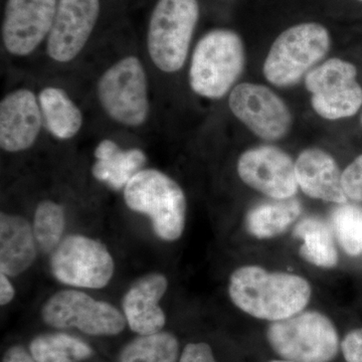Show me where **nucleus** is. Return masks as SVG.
<instances>
[{
	"mask_svg": "<svg viewBox=\"0 0 362 362\" xmlns=\"http://www.w3.org/2000/svg\"><path fill=\"white\" fill-rule=\"evenodd\" d=\"M228 295L238 308L255 318L271 322L304 310L310 302L311 286L306 279L259 266H244L230 277Z\"/></svg>",
	"mask_w": 362,
	"mask_h": 362,
	"instance_id": "f257e3e1",
	"label": "nucleus"
},
{
	"mask_svg": "<svg viewBox=\"0 0 362 362\" xmlns=\"http://www.w3.org/2000/svg\"><path fill=\"white\" fill-rule=\"evenodd\" d=\"M246 66V49L239 33L214 28L195 45L188 80L195 94L218 100L233 89Z\"/></svg>",
	"mask_w": 362,
	"mask_h": 362,
	"instance_id": "f03ea898",
	"label": "nucleus"
},
{
	"mask_svg": "<svg viewBox=\"0 0 362 362\" xmlns=\"http://www.w3.org/2000/svg\"><path fill=\"white\" fill-rule=\"evenodd\" d=\"M123 197L131 211L148 216L159 239H180L187 223V197L170 176L157 169H142L124 188Z\"/></svg>",
	"mask_w": 362,
	"mask_h": 362,
	"instance_id": "7ed1b4c3",
	"label": "nucleus"
},
{
	"mask_svg": "<svg viewBox=\"0 0 362 362\" xmlns=\"http://www.w3.org/2000/svg\"><path fill=\"white\" fill-rule=\"evenodd\" d=\"M330 45L329 30L321 23L308 21L290 26L272 45L264 76L276 87H292L325 58Z\"/></svg>",
	"mask_w": 362,
	"mask_h": 362,
	"instance_id": "20e7f679",
	"label": "nucleus"
},
{
	"mask_svg": "<svg viewBox=\"0 0 362 362\" xmlns=\"http://www.w3.org/2000/svg\"><path fill=\"white\" fill-rule=\"evenodd\" d=\"M199 20V0H158L147 30L150 59L164 73L185 66Z\"/></svg>",
	"mask_w": 362,
	"mask_h": 362,
	"instance_id": "39448f33",
	"label": "nucleus"
},
{
	"mask_svg": "<svg viewBox=\"0 0 362 362\" xmlns=\"http://www.w3.org/2000/svg\"><path fill=\"white\" fill-rule=\"evenodd\" d=\"M267 339L279 356L296 362H331L339 350L337 327L318 311H302L272 322Z\"/></svg>",
	"mask_w": 362,
	"mask_h": 362,
	"instance_id": "423d86ee",
	"label": "nucleus"
},
{
	"mask_svg": "<svg viewBox=\"0 0 362 362\" xmlns=\"http://www.w3.org/2000/svg\"><path fill=\"white\" fill-rule=\"evenodd\" d=\"M97 95L112 120L139 127L149 116L148 80L142 62L129 56L119 59L99 78Z\"/></svg>",
	"mask_w": 362,
	"mask_h": 362,
	"instance_id": "0eeeda50",
	"label": "nucleus"
},
{
	"mask_svg": "<svg viewBox=\"0 0 362 362\" xmlns=\"http://www.w3.org/2000/svg\"><path fill=\"white\" fill-rule=\"evenodd\" d=\"M52 277L80 289H103L115 273V262L100 240L83 235H69L49 258Z\"/></svg>",
	"mask_w": 362,
	"mask_h": 362,
	"instance_id": "6e6552de",
	"label": "nucleus"
},
{
	"mask_svg": "<svg viewBox=\"0 0 362 362\" xmlns=\"http://www.w3.org/2000/svg\"><path fill=\"white\" fill-rule=\"evenodd\" d=\"M42 318L52 328H75L94 337L119 334L127 324L122 312L114 305L73 289L52 295L42 305Z\"/></svg>",
	"mask_w": 362,
	"mask_h": 362,
	"instance_id": "1a4fd4ad",
	"label": "nucleus"
},
{
	"mask_svg": "<svg viewBox=\"0 0 362 362\" xmlns=\"http://www.w3.org/2000/svg\"><path fill=\"white\" fill-rule=\"evenodd\" d=\"M305 86L311 104L319 116L340 120L357 114L362 107V87L357 82V69L344 59L332 58L309 71Z\"/></svg>",
	"mask_w": 362,
	"mask_h": 362,
	"instance_id": "9d476101",
	"label": "nucleus"
},
{
	"mask_svg": "<svg viewBox=\"0 0 362 362\" xmlns=\"http://www.w3.org/2000/svg\"><path fill=\"white\" fill-rule=\"evenodd\" d=\"M228 106L235 118L265 141H278L291 129V112L266 86L240 83L230 90Z\"/></svg>",
	"mask_w": 362,
	"mask_h": 362,
	"instance_id": "9b49d317",
	"label": "nucleus"
},
{
	"mask_svg": "<svg viewBox=\"0 0 362 362\" xmlns=\"http://www.w3.org/2000/svg\"><path fill=\"white\" fill-rule=\"evenodd\" d=\"M237 171L245 185L272 199H292L299 188L291 156L271 145L246 150Z\"/></svg>",
	"mask_w": 362,
	"mask_h": 362,
	"instance_id": "f8f14e48",
	"label": "nucleus"
},
{
	"mask_svg": "<svg viewBox=\"0 0 362 362\" xmlns=\"http://www.w3.org/2000/svg\"><path fill=\"white\" fill-rule=\"evenodd\" d=\"M59 0H7L2 42L9 54H33L51 32Z\"/></svg>",
	"mask_w": 362,
	"mask_h": 362,
	"instance_id": "ddd939ff",
	"label": "nucleus"
},
{
	"mask_svg": "<svg viewBox=\"0 0 362 362\" xmlns=\"http://www.w3.org/2000/svg\"><path fill=\"white\" fill-rule=\"evenodd\" d=\"M100 0H59L47 54L57 63H69L84 49L99 18Z\"/></svg>",
	"mask_w": 362,
	"mask_h": 362,
	"instance_id": "4468645a",
	"label": "nucleus"
},
{
	"mask_svg": "<svg viewBox=\"0 0 362 362\" xmlns=\"http://www.w3.org/2000/svg\"><path fill=\"white\" fill-rule=\"evenodd\" d=\"M42 124L39 97L33 90L8 93L0 103V147L9 153L30 149L37 142Z\"/></svg>",
	"mask_w": 362,
	"mask_h": 362,
	"instance_id": "2eb2a0df",
	"label": "nucleus"
},
{
	"mask_svg": "<svg viewBox=\"0 0 362 362\" xmlns=\"http://www.w3.org/2000/svg\"><path fill=\"white\" fill-rule=\"evenodd\" d=\"M168 288V280L159 272L138 278L122 300L123 314L133 332L150 335L163 329L166 315L159 302Z\"/></svg>",
	"mask_w": 362,
	"mask_h": 362,
	"instance_id": "dca6fc26",
	"label": "nucleus"
},
{
	"mask_svg": "<svg viewBox=\"0 0 362 362\" xmlns=\"http://www.w3.org/2000/svg\"><path fill=\"white\" fill-rule=\"evenodd\" d=\"M298 187L307 197L342 204L349 202L342 185V173L328 152L304 150L295 161Z\"/></svg>",
	"mask_w": 362,
	"mask_h": 362,
	"instance_id": "f3484780",
	"label": "nucleus"
},
{
	"mask_svg": "<svg viewBox=\"0 0 362 362\" xmlns=\"http://www.w3.org/2000/svg\"><path fill=\"white\" fill-rule=\"evenodd\" d=\"M37 240L33 225L18 214H0V273L18 277L35 263Z\"/></svg>",
	"mask_w": 362,
	"mask_h": 362,
	"instance_id": "a211bd4d",
	"label": "nucleus"
},
{
	"mask_svg": "<svg viewBox=\"0 0 362 362\" xmlns=\"http://www.w3.org/2000/svg\"><path fill=\"white\" fill-rule=\"evenodd\" d=\"M96 161L92 166V175L115 190L125 188L131 178L144 169L147 156L143 150H123L111 139L102 140L94 151Z\"/></svg>",
	"mask_w": 362,
	"mask_h": 362,
	"instance_id": "6ab92c4d",
	"label": "nucleus"
},
{
	"mask_svg": "<svg viewBox=\"0 0 362 362\" xmlns=\"http://www.w3.org/2000/svg\"><path fill=\"white\" fill-rule=\"evenodd\" d=\"M39 102L45 127L54 137L71 139L82 129V111L61 88H45L40 90Z\"/></svg>",
	"mask_w": 362,
	"mask_h": 362,
	"instance_id": "aec40b11",
	"label": "nucleus"
},
{
	"mask_svg": "<svg viewBox=\"0 0 362 362\" xmlns=\"http://www.w3.org/2000/svg\"><path fill=\"white\" fill-rule=\"evenodd\" d=\"M301 211V204L293 197L259 204L247 214V230L257 239H272L282 235L299 218Z\"/></svg>",
	"mask_w": 362,
	"mask_h": 362,
	"instance_id": "412c9836",
	"label": "nucleus"
},
{
	"mask_svg": "<svg viewBox=\"0 0 362 362\" xmlns=\"http://www.w3.org/2000/svg\"><path fill=\"white\" fill-rule=\"evenodd\" d=\"M295 237L302 240L300 254L308 263L320 268H334L338 251L333 230L318 218H306L297 223Z\"/></svg>",
	"mask_w": 362,
	"mask_h": 362,
	"instance_id": "4be33fe9",
	"label": "nucleus"
},
{
	"mask_svg": "<svg viewBox=\"0 0 362 362\" xmlns=\"http://www.w3.org/2000/svg\"><path fill=\"white\" fill-rule=\"evenodd\" d=\"M30 352L37 362H81L94 354L89 344L63 332L37 335Z\"/></svg>",
	"mask_w": 362,
	"mask_h": 362,
	"instance_id": "5701e85b",
	"label": "nucleus"
},
{
	"mask_svg": "<svg viewBox=\"0 0 362 362\" xmlns=\"http://www.w3.org/2000/svg\"><path fill=\"white\" fill-rule=\"evenodd\" d=\"M180 343L170 332L159 331L150 335H139L125 345L118 362H176Z\"/></svg>",
	"mask_w": 362,
	"mask_h": 362,
	"instance_id": "b1692460",
	"label": "nucleus"
},
{
	"mask_svg": "<svg viewBox=\"0 0 362 362\" xmlns=\"http://www.w3.org/2000/svg\"><path fill=\"white\" fill-rule=\"evenodd\" d=\"M66 228V211L58 202L42 201L33 214V230L37 247L51 255L63 240Z\"/></svg>",
	"mask_w": 362,
	"mask_h": 362,
	"instance_id": "393cba45",
	"label": "nucleus"
},
{
	"mask_svg": "<svg viewBox=\"0 0 362 362\" xmlns=\"http://www.w3.org/2000/svg\"><path fill=\"white\" fill-rule=\"evenodd\" d=\"M332 230L338 244L349 256L362 254V207L338 204L331 214Z\"/></svg>",
	"mask_w": 362,
	"mask_h": 362,
	"instance_id": "a878e982",
	"label": "nucleus"
},
{
	"mask_svg": "<svg viewBox=\"0 0 362 362\" xmlns=\"http://www.w3.org/2000/svg\"><path fill=\"white\" fill-rule=\"evenodd\" d=\"M342 185L349 201L362 202V154L343 171Z\"/></svg>",
	"mask_w": 362,
	"mask_h": 362,
	"instance_id": "bb28decb",
	"label": "nucleus"
},
{
	"mask_svg": "<svg viewBox=\"0 0 362 362\" xmlns=\"http://www.w3.org/2000/svg\"><path fill=\"white\" fill-rule=\"evenodd\" d=\"M346 362H362V328L350 331L341 343Z\"/></svg>",
	"mask_w": 362,
	"mask_h": 362,
	"instance_id": "cd10ccee",
	"label": "nucleus"
},
{
	"mask_svg": "<svg viewBox=\"0 0 362 362\" xmlns=\"http://www.w3.org/2000/svg\"><path fill=\"white\" fill-rule=\"evenodd\" d=\"M178 362H216L207 343H189L183 349Z\"/></svg>",
	"mask_w": 362,
	"mask_h": 362,
	"instance_id": "c85d7f7f",
	"label": "nucleus"
},
{
	"mask_svg": "<svg viewBox=\"0 0 362 362\" xmlns=\"http://www.w3.org/2000/svg\"><path fill=\"white\" fill-rule=\"evenodd\" d=\"M2 362H37L33 358L32 354L26 351L25 347L16 345L6 350Z\"/></svg>",
	"mask_w": 362,
	"mask_h": 362,
	"instance_id": "c756f323",
	"label": "nucleus"
},
{
	"mask_svg": "<svg viewBox=\"0 0 362 362\" xmlns=\"http://www.w3.org/2000/svg\"><path fill=\"white\" fill-rule=\"evenodd\" d=\"M8 276L0 273V305L6 306L11 303L16 296V289L13 283L9 280Z\"/></svg>",
	"mask_w": 362,
	"mask_h": 362,
	"instance_id": "7c9ffc66",
	"label": "nucleus"
},
{
	"mask_svg": "<svg viewBox=\"0 0 362 362\" xmlns=\"http://www.w3.org/2000/svg\"><path fill=\"white\" fill-rule=\"evenodd\" d=\"M270 362H296V361H288V359H280V361H272Z\"/></svg>",
	"mask_w": 362,
	"mask_h": 362,
	"instance_id": "2f4dec72",
	"label": "nucleus"
},
{
	"mask_svg": "<svg viewBox=\"0 0 362 362\" xmlns=\"http://www.w3.org/2000/svg\"><path fill=\"white\" fill-rule=\"evenodd\" d=\"M357 1L362 2V0H357Z\"/></svg>",
	"mask_w": 362,
	"mask_h": 362,
	"instance_id": "473e14b6",
	"label": "nucleus"
},
{
	"mask_svg": "<svg viewBox=\"0 0 362 362\" xmlns=\"http://www.w3.org/2000/svg\"><path fill=\"white\" fill-rule=\"evenodd\" d=\"M361 122H362V116H361Z\"/></svg>",
	"mask_w": 362,
	"mask_h": 362,
	"instance_id": "72a5a7b5",
	"label": "nucleus"
}]
</instances>
